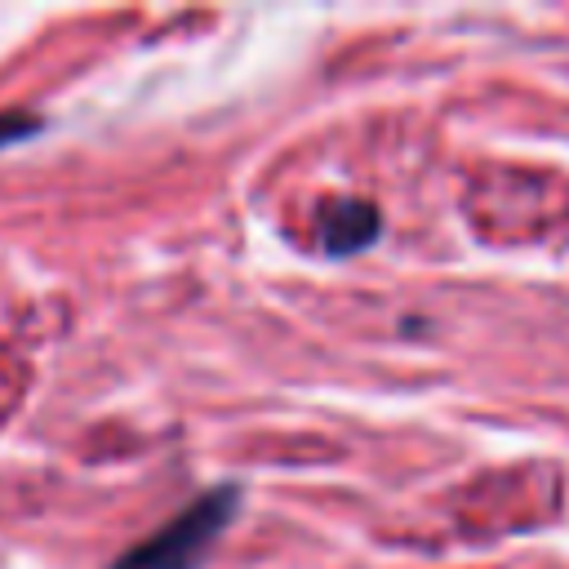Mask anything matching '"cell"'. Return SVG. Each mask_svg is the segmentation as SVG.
Instances as JSON below:
<instances>
[{"mask_svg":"<svg viewBox=\"0 0 569 569\" xmlns=\"http://www.w3.org/2000/svg\"><path fill=\"white\" fill-rule=\"evenodd\" d=\"M236 511H240V489L236 485L209 489L182 516H173L156 538L129 547L111 569H196L204 560V551L213 547V538L231 525Z\"/></svg>","mask_w":569,"mask_h":569,"instance_id":"cell-1","label":"cell"},{"mask_svg":"<svg viewBox=\"0 0 569 569\" xmlns=\"http://www.w3.org/2000/svg\"><path fill=\"white\" fill-rule=\"evenodd\" d=\"M378 231H382V218H378V209L369 200L342 196V200H329L325 213H320V244L333 258L365 249L369 240H378Z\"/></svg>","mask_w":569,"mask_h":569,"instance_id":"cell-2","label":"cell"},{"mask_svg":"<svg viewBox=\"0 0 569 569\" xmlns=\"http://www.w3.org/2000/svg\"><path fill=\"white\" fill-rule=\"evenodd\" d=\"M36 129H40L36 116H0V147L13 142V138H27V133H36Z\"/></svg>","mask_w":569,"mask_h":569,"instance_id":"cell-3","label":"cell"}]
</instances>
